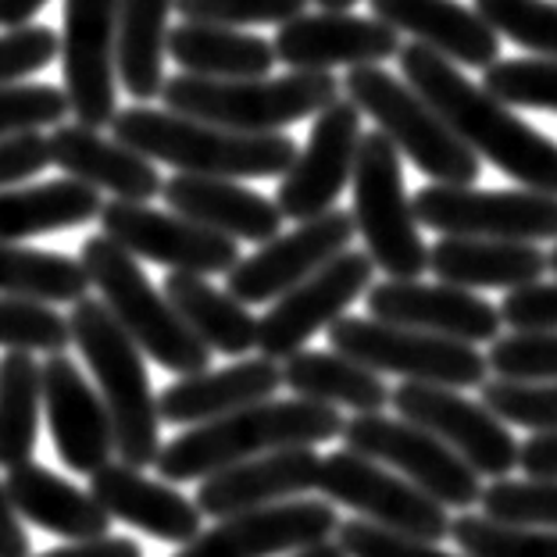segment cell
I'll use <instances>...</instances> for the list:
<instances>
[{
	"label": "cell",
	"mask_w": 557,
	"mask_h": 557,
	"mask_svg": "<svg viewBox=\"0 0 557 557\" xmlns=\"http://www.w3.org/2000/svg\"><path fill=\"white\" fill-rule=\"evenodd\" d=\"M397 58L404 83H411L440 111L479 161H490L522 189L557 197V144L550 136L508 111L483 83L465 79L454 61L425 44L400 47Z\"/></svg>",
	"instance_id": "obj_1"
},
{
	"label": "cell",
	"mask_w": 557,
	"mask_h": 557,
	"mask_svg": "<svg viewBox=\"0 0 557 557\" xmlns=\"http://www.w3.org/2000/svg\"><path fill=\"white\" fill-rule=\"evenodd\" d=\"M344 414L314 400H264L255 408L222 414L205 425H189L183 436L164 443L158 454V475L164 483H194L222 468L289 447H314L344 436Z\"/></svg>",
	"instance_id": "obj_2"
},
{
	"label": "cell",
	"mask_w": 557,
	"mask_h": 557,
	"mask_svg": "<svg viewBox=\"0 0 557 557\" xmlns=\"http://www.w3.org/2000/svg\"><path fill=\"white\" fill-rule=\"evenodd\" d=\"M119 144L139 150L150 161L172 164L183 175L211 180H272L286 175L300 150L283 133H236L225 125L175 115L154 108H122L111 122Z\"/></svg>",
	"instance_id": "obj_3"
},
{
	"label": "cell",
	"mask_w": 557,
	"mask_h": 557,
	"mask_svg": "<svg viewBox=\"0 0 557 557\" xmlns=\"http://www.w3.org/2000/svg\"><path fill=\"white\" fill-rule=\"evenodd\" d=\"M72 344L83 350L115 425L119 461L147 468L161 454V411L147 375V354L125 333L104 300L83 297L69 314Z\"/></svg>",
	"instance_id": "obj_4"
},
{
	"label": "cell",
	"mask_w": 557,
	"mask_h": 557,
	"mask_svg": "<svg viewBox=\"0 0 557 557\" xmlns=\"http://www.w3.org/2000/svg\"><path fill=\"white\" fill-rule=\"evenodd\" d=\"M344 79L333 72H286L278 79H205L172 75L161 100L175 115L225 125L236 133H283L286 125L322 115L336 104Z\"/></svg>",
	"instance_id": "obj_5"
},
{
	"label": "cell",
	"mask_w": 557,
	"mask_h": 557,
	"mask_svg": "<svg viewBox=\"0 0 557 557\" xmlns=\"http://www.w3.org/2000/svg\"><path fill=\"white\" fill-rule=\"evenodd\" d=\"M79 261L90 283L100 289V300L108 304L111 314L150 361L175 375H197L211 369V347L186 325L175 304L164 297V289L150 286L147 272L139 269L129 250L100 233L83 244Z\"/></svg>",
	"instance_id": "obj_6"
},
{
	"label": "cell",
	"mask_w": 557,
	"mask_h": 557,
	"mask_svg": "<svg viewBox=\"0 0 557 557\" xmlns=\"http://www.w3.org/2000/svg\"><path fill=\"white\" fill-rule=\"evenodd\" d=\"M344 94L433 183L472 186L479 180V172H483L479 158L411 83H400L397 75H389L379 65H364L347 69Z\"/></svg>",
	"instance_id": "obj_7"
},
{
	"label": "cell",
	"mask_w": 557,
	"mask_h": 557,
	"mask_svg": "<svg viewBox=\"0 0 557 557\" xmlns=\"http://www.w3.org/2000/svg\"><path fill=\"white\" fill-rule=\"evenodd\" d=\"M354 225L379 272L389 278H418L429 269V247L418 233L414 205L404 189L400 150L389 136H361L354 164Z\"/></svg>",
	"instance_id": "obj_8"
},
{
	"label": "cell",
	"mask_w": 557,
	"mask_h": 557,
	"mask_svg": "<svg viewBox=\"0 0 557 557\" xmlns=\"http://www.w3.org/2000/svg\"><path fill=\"white\" fill-rule=\"evenodd\" d=\"M329 344L336 354L369 364L372 372L400 375L404 383H429L468 389L483 386L490 375L486 354H479L472 344L447 339L422 329L379 322V319H339L325 329Z\"/></svg>",
	"instance_id": "obj_9"
},
{
	"label": "cell",
	"mask_w": 557,
	"mask_h": 557,
	"mask_svg": "<svg viewBox=\"0 0 557 557\" xmlns=\"http://www.w3.org/2000/svg\"><path fill=\"white\" fill-rule=\"evenodd\" d=\"M347 450L364 454L379 465L394 468L397 475L408 479L411 486L429 493L443 508L468 511L472 504L483 500V475L468 465L461 454H454L447 443L425 433L422 425L389 418L383 411L354 414L347 418L344 436Z\"/></svg>",
	"instance_id": "obj_10"
},
{
	"label": "cell",
	"mask_w": 557,
	"mask_h": 557,
	"mask_svg": "<svg viewBox=\"0 0 557 557\" xmlns=\"http://www.w3.org/2000/svg\"><path fill=\"white\" fill-rule=\"evenodd\" d=\"M418 225L443 236L518 239L543 244L557 239V197L536 189H472L429 183L411 197Z\"/></svg>",
	"instance_id": "obj_11"
},
{
	"label": "cell",
	"mask_w": 557,
	"mask_h": 557,
	"mask_svg": "<svg viewBox=\"0 0 557 557\" xmlns=\"http://www.w3.org/2000/svg\"><path fill=\"white\" fill-rule=\"evenodd\" d=\"M319 490L329 497V504H339V508L361 515L364 522L386 525L394 533L433 543L450 536L454 518L440 500L411 486L404 475L386 472V465L364 458V454H329L322 461Z\"/></svg>",
	"instance_id": "obj_12"
},
{
	"label": "cell",
	"mask_w": 557,
	"mask_h": 557,
	"mask_svg": "<svg viewBox=\"0 0 557 557\" xmlns=\"http://www.w3.org/2000/svg\"><path fill=\"white\" fill-rule=\"evenodd\" d=\"M119 8L122 0H65L61 75L72 115L90 129L119 115Z\"/></svg>",
	"instance_id": "obj_13"
},
{
	"label": "cell",
	"mask_w": 557,
	"mask_h": 557,
	"mask_svg": "<svg viewBox=\"0 0 557 557\" xmlns=\"http://www.w3.org/2000/svg\"><path fill=\"white\" fill-rule=\"evenodd\" d=\"M394 411L404 422L422 425L425 433L443 440L454 454L486 479H508L522 458V443L515 440L508 422H500L483 400L461 397V389L429 386V383H400L394 389Z\"/></svg>",
	"instance_id": "obj_14"
},
{
	"label": "cell",
	"mask_w": 557,
	"mask_h": 557,
	"mask_svg": "<svg viewBox=\"0 0 557 557\" xmlns=\"http://www.w3.org/2000/svg\"><path fill=\"white\" fill-rule=\"evenodd\" d=\"M100 230L129 250L133 258H147L172 272L189 275H230L239 258V239L222 236L194 219L175 211H154L133 200H111L100 211Z\"/></svg>",
	"instance_id": "obj_15"
},
{
	"label": "cell",
	"mask_w": 557,
	"mask_h": 557,
	"mask_svg": "<svg viewBox=\"0 0 557 557\" xmlns=\"http://www.w3.org/2000/svg\"><path fill=\"white\" fill-rule=\"evenodd\" d=\"M372 275L375 261L369 258V250H344L261 314L258 350L272 361H289L311 336L339 322L354 300L369 294Z\"/></svg>",
	"instance_id": "obj_16"
},
{
	"label": "cell",
	"mask_w": 557,
	"mask_h": 557,
	"mask_svg": "<svg viewBox=\"0 0 557 557\" xmlns=\"http://www.w3.org/2000/svg\"><path fill=\"white\" fill-rule=\"evenodd\" d=\"M361 150V111L354 100H336L322 115H314L311 136L297 161L278 183L275 205L289 222H311L333 211L339 194L354 180V164Z\"/></svg>",
	"instance_id": "obj_17"
},
{
	"label": "cell",
	"mask_w": 557,
	"mask_h": 557,
	"mask_svg": "<svg viewBox=\"0 0 557 557\" xmlns=\"http://www.w3.org/2000/svg\"><path fill=\"white\" fill-rule=\"evenodd\" d=\"M358 233L354 214L325 211L311 222H297L294 233H278L269 244H261L255 255L244 258L225 275V289L244 304H275L289 289L311 278L329 261L350 250V239Z\"/></svg>",
	"instance_id": "obj_18"
},
{
	"label": "cell",
	"mask_w": 557,
	"mask_h": 557,
	"mask_svg": "<svg viewBox=\"0 0 557 557\" xmlns=\"http://www.w3.org/2000/svg\"><path fill=\"white\" fill-rule=\"evenodd\" d=\"M336 529V504L297 497L261 511L222 518L175 557H283L333 540Z\"/></svg>",
	"instance_id": "obj_19"
},
{
	"label": "cell",
	"mask_w": 557,
	"mask_h": 557,
	"mask_svg": "<svg viewBox=\"0 0 557 557\" xmlns=\"http://www.w3.org/2000/svg\"><path fill=\"white\" fill-rule=\"evenodd\" d=\"M44 411L58 458L69 472L90 479L115 454V425L100 389L79 372V364L61 354H47L44 361Z\"/></svg>",
	"instance_id": "obj_20"
},
{
	"label": "cell",
	"mask_w": 557,
	"mask_h": 557,
	"mask_svg": "<svg viewBox=\"0 0 557 557\" xmlns=\"http://www.w3.org/2000/svg\"><path fill=\"white\" fill-rule=\"evenodd\" d=\"M369 311L379 322H394L422 333H436L461 344H493L500 339V308L475 297L472 289L450 283H418V278H386L369 289Z\"/></svg>",
	"instance_id": "obj_21"
},
{
	"label": "cell",
	"mask_w": 557,
	"mask_h": 557,
	"mask_svg": "<svg viewBox=\"0 0 557 557\" xmlns=\"http://www.w3.org/2000/svg\"><path fill=\"white\" fill-rule=\"evenodd\" d=\"M275 58L289 72H329L383 65L400 54V33L379 18H361L350 11H319L278 25Z\"/></svg>",
	"instance_id": "obj_22"
},
{
	"label": "cell",
	"mask_w": 557,
	"mask_h": 557,
	"mask_svg": "<svg viewBox=\"0 0 557 557\" xmlns=\"http://www.w3.org/2000/svg\"><path fill=\"white\" fill-rule=\"evenodd\" d=\"M322 454L314 447H289L272 450L244 465L222 468L208 479H200L197 504L208 518H233L244 511H261L272 504L297 500L304 493L319 490L322 479Z\"/></svg>",
	"instance_id": "obj_23"
},
{
	"label": "cell",
	"mask_w": 557,
	"mask_h": 557,
	"mask_svg": "<svg viewBox=\"0 0 557 557\" xmlns=\"http://www.w3.org/2000/svg\"><path fill=\"white\" fill-rule=\"evenodd\" d=\"M90 497L111 518L154 536L161 543H194L205 533V511L180 490L144 475V468L111 461L90 475Z\"/></svg>",
	"instance_id": "obj_24"
},
{
	"label": "cell",
	"mask_w": 557,
	"mask_h": 557,
	"mask_svg": "<svg viewBox=\"0 0 557 557\" xmlns=\"http://www.w3.org/2000/svg\"><path fill=\"white\" fill-rule=\"evenodd\" d=\"M278 386H283V364L261 354V358H244L219 372L208 369L197 375H180L158 394V411L161 422L205 425L222 414L272 400Z\"/></svg>",
	"instance_id": "obj_25"
},
{
	"label": "cell",
	"mask_w": 557,
	"mask_h": 557,
	"mask_svg": "<svg viewBox=\"0 0 557 557\" xmlns=\"http://www.w3.org/2000/svg\"><path fill=\"white\" fill-rule=\"evenodd\" d=\"M369 4L372 18L414 36V44H425L454 65L490 69L493 61H500V36L475 8H465L458 0H369Z\"/></svg>",
	"instance_id": "obj_26"
},
{
	"label": "cell",
	"mask_w": 557,
	"mask_h": 557,
	"mask_svg": "<svg viewBox=\"0 0 557 557\" xmlns=\"http://www.w3.org/2000/svg\"><path fill=\"white\" fill-rule=\"evenodd\" d=\"M50 158L69 180H79L94 189H108L115 200H133V205H150L164 183L154 161L144 158L139 150L104 139L90 125H54L50 133Z\"/></svg>",
	"instance_id": "obj_27"
},
{
	"label": "cell",
	"mask_w": 557,
	"mask_h": 557,
	"mask_svg": "<svg viewBox=\"0 0 557 557\" xmlns=\"http://www.w3.org/2000/svg\"><path fill=\"white\" fill-rule=\"evenodd\" d=\"M161 197L183 219H194L222 236L247 239V244H269L286 222L275 200L255 194L250 186H239L236 180L175 172L164 183Z\"/></svg>",
	"instance_id": "obj_28"
},
{
	"label": "cell",
	"mask_w": 557,
	"mask_h": 557,
	"mask_svg": "<svg viewBox=\"0 0 557 557\" xmlns=\"http://www.w3.org/2000/svg\"><path fill=\"white\" fill-rule=\"evenodd\" d=\"M429 269L440 283L461 289H522L543 283L550 255L536 244L518 239H479V236H443L429 250Z\"/></svg>",
	"instance_id": "obj_29"
},
{
	"label": "cell",
	"mask_w": 557,
	"mask_h": 557,
	"mask_svg": "<svg viewBox=\"0 0 557 557\" xmlns=\"http://www.w3.org/2000/svg\"><path fill=\"white\" fill-rule=\"evenodd\" d=\"M4 486H8L11 504H15V511L25 522H33L36 529H44L50 536H61L69 543L108 536L111 515L100 508L90 493L72 486L69 479H61L58 472H50L44 465L29 461V465L11 468Z\"/></svg>",
	"instance_id": "obj_30"
},
{
	"label": "cell",
	"mask_w": 557,
	"mask_h": 557,
	"mask_svg": "<svg viewBox=\"0 0 557 557\" xmlns=\"http://www.w3.org/2000/svg\"><path fill=\"white\" fill-rule=\"evenodd\" d=\"M169 58L205 79H261L275 65V44L233 25L183 22L169 33Z\"/></svg>",
	"instance_id": "obj_31"
},
{
	"label": "cell",
	"mask_w": 557,
	"mask_h": 557,
	"mask_svg": "<svg viewBox=\"0 0 557 557\" xmlns=\"http://www.w3.org/2000/svg\"><path fill=\"white\" fill-rule=\"evenodd\" d=\"M100 189L69 175L36 186H8L0 189V244L75 230L100 219Z\"/></svg>",
	"instance_id": "obj_32"
},
{
	"label": "cell",
	"mask_w": 557,
	"mask_h": 557,
	"mask_svg": "<svg viewBox=\"0 0 557 557\" xmlns=\"http://www.w3.org/2000/svg\"><path fill=\"white\" fill-rule=\"evenodd\" d=\"M283 386L289 394L329 404V408H350L354 414L383 411L394 400V389L369 364L347 358L336 350H300L283 361Z\"/></svg>",
	"instance_id": "obj_33"
},
{
	"label": "cell",
	"mask_w": 557,
	"mask_h": 557,
	"mask_svg": "<svg viewBox=\"0 0 557 557\" xmlns=\"http://www.w3.org/2000/svg\"><path fill=\"white\" fill-rule=\"evenodd\" d=\"M164 297L175 304L186 325L205 339L211 350L244 358L258 347L261 322L247 311L244 300H236L230 289H214L208 275L169 272L164 275Z\"/></svg>",
	"instance_id": "obj_34"
},
{
	"label": "cell",
	"mask_w": 557,
	"mask_h": 557,
	"mask_svg": "<svg viewBox=\"0 0 557 557\" xmlns=\"http://www.w3.org/2000/svg\"><path fill=\"white\" fill-rule=\"evenodd\" d=\"M172 8L175 0H122L119 8V83L139 104L164 90Z\"/></svg>",
	"instance_id": "obj_35"
},
{
	"label": "cell",
	"mask_w": 557,
	"mask_h": 557,
	"mask_svg": "<svg viewBox=\"0 0 557 557\" xmlns=\"http://www.w3.org/2000/svg\"><path fill=\"white\" fill-rule=\"evenodd\" d=\"M44 364L33 350H8L0 358V468L29 465L40 436Z\"/></svg>",
	"instance_id": "obj_36"
},
{
	"label": "cell",
	"mask_w": 557,
	"mask_h": 557,
	"mask_svg": "<svg viewBox=\"0 0 557 557\" xmlns=\"http://www.w3.org/2000/svg\"><path fill=\"white\" fill-rule=\"evenodd\" d=\"M79 258L58 250L0 244V297H25L40 304H79L90 289Z\"/></svg>",
	"instance_id": "obj_37"
},
{
	"label": "cell",
	"mask_w": 557,
	"mask_h": 557,
	"mask_svg": "<svg viewBox=\"0 0 557 557\" xmlns=\"http://www.w3.org/2000/svg\"><path fill=\"white\" fill-rule=\"evenodd\" d=\"M450 540L465 557H557V529L504 525L486 515L454 518Z\"/></svg>",
	"instance_id": "obj_38"
},
{
	"label": "cell",
	"mask_w": 557,
	"mask_h": 557,
	"mask_svg": "<svg viewBox=\"0 0 557 557\" xmlns=\"http://www.w3.org/2000/svg\"><path fill=\"white\" fill-rule=\"evenodd\" d=\"M493 33L508 36L529 54L557 58V4L554 0H475Z\"/></svg>",
	"instance_id": "obj_39"
},
{
	"label": "cell",
	"mask_w": 557,
	"mask_h": 557,
	"mask_svg": "<svg viewBox=\"0 0 557 557\" xmlns=\"http://www.w3.org/2000/svg\"><path fill=\"white\" fill-rule=\"evenodd\" d=\"M479 504L493 522L557 529V479H493Z\"/></svg>",
	"instance_id": "obj_40"
},
{
	"label": "cell",
	"mask_w": 557,
	"mask_h": 557,
	"mask_svg": "<svg viewBox=\"0 0 557 557\" xmlns=\"http://www.w3.org/2000/svg\"><path fill=\"white\" fill-rule=\"evenodd\" d=\"M486 90L508 108H536L557 115V58H504L483 75Z\"/></svg>",
	"instance_id": "obj_41"
},
{
	"label": "cell",
	"mask_w": 557,
	"mask_h": 557,
	"mask_svg": "<svg viewBox=\"0 0 557 557\" xmlns=\"http://www.w3.org/2000/svg\"><path fill=\"white\" fill-rule=\"evenodd\" d=\"M72 344L69 319L40 300L0 297V347L4 350H44L61 354Z\"/></svg>",
	"instance_id": "obj_42"
},
{
	"label": "cell",
	"mask_w": 557,
	"mask_h": 557,
	"mask_svg": "<svg viewBox=\"0 0 557 557\" xmlns=\"http://www.w3.org/2000/svg\"><path fill=\"white\" fill-rule=\"evenodd\" d=\"M483 404L508 425L557 433V383H515V379H486Z\"/></svg>",
	"instance_id": "obj_43"
},
{
	"label": "cell",
	"mask_w": 557,
	"mask_h": 557,
	"mask_svg": "<svg viewBox=\"0 0 557 557\" xmlns=\"http://www.w3.org/2000/svg\"><path fill=\"white\" fill-rule=\"evenodd\" d=\"M490 372L515 383H557V329L511 333L490 344Z\"/></svg>",
	"instance_id": "obj_44"
},
{
	"label": "cell",
	"mask_w": 557,
	"mask_h": 557,
	"mask_svg": "<svg viewBox=\"0 0 557 557\" xmlns=\"http://www.w3.org/2000/svg\"><path fill=\"white\" fill-rule=\"evenodd\" d=\"M69 94L47 83H11L0 86V139L36 133L44 125H61L69 115Z\"/></svg>",
	"instance_id": "obj_45"
},
{
	"label": "cell",
	"mask_w": 557,
	"mask_h": 557,
	"mask_svg": "<svg viewBox=\"0 0 557 557\" xmlns=\"http://www.w3.org/2000/svg\"><path fill=\"white\" fill-rule=\"evenodd\" d=\"M311 0H175L183 22L211 25H286L308 11Z\"/></svg>",
	"instance_id": "obj_46"
},
{
	"label": "cell",
	"mask_w": 557,
	"mask_h": 557,
	"mask_svg": "<svg viewBox=\"0 0 557 557\" xmlns=\"http://www.w3.org/2000/svg\"><path fill=\"white\" fill-rule=\"evenodd\" d=\"M336 543L344 547L347 557H454L447 550H440L433 540L404 536L386 525L364 522V518L339 522Z\"/></svg>",
	"instance_id": "obj_47"
},
{
	"label": "cell",
	"mask_w": 557,
	"mask_h": 557,
	"mask_svg": "<svg viewBox=\"0 0 557 557\" xmlns=\"http://www.w3.org/2000/svg\"><path fill=\"white\" fill-rule=\"evenodd\" d=\"M61 54V36L50 25H18L0 36V86L44 72Z\"/></svg>",
	"instance_id": "obj_48"
},
{
	"label": "cell",
	"mask_w": 557,
	"mask_h": 557,
	"mask_svg": "<svg viewBox=\"0 0 557 557\" xmlns=\"http://www.w3.org/2000/svg\"><path fill=\"white\" fill-rule=\"evenodd\" d=\"M500 319L515 333H550L557 329V283L511 289L500 304Z\"/></svg>",
	"instance_id": "obj_49"
},
{
	"label": "cell",
	"mask_w": 557,
	"mask_h": 557,
	"mask_svg": "<svg viewBox=\"0 0 557 557\" xmlns=\"http://www.w3.org/2000/svg\"><path fill=\"white\" fill-rule=\"evenodd\" d=\"M50 164H54V158H50V136H40V129L0 139V189L36 180Z\"/></svg>",
	"instance_id": "obj_50"
},
{
	"label": "cell",
	"mask_w": 557,
	"mask_h": 557,
	"mask_svg": "<svg viewBox=\"0 0 557 557\" xmlns=\"http://www.w3.org/2000/svg\"><path fill=\"white\" fill-rule=\"evenodd\" d=\"M36 557H144L139 543L129 536H100V540H83V543H65V547L44 550Z\"/></svg>",
	"instance_id": "obj_51"
},
{
	"label": "cell",
	"mask_w": 557,
	"mask_h": 557,
	"mask_svg": "<svg viewBox=\"0 0 557 557\" xmlns=\"http://www.w3.org/2000/svg\"><path fill=\"white\" fill-rule=\"evenodd\" d=\"M518 468L529 479H557V433H533L522 443Z\"/></svg>",
	"instance_id": "obj_52"
},
{
	"label": "cell",
	"mask_w": 557,
	"mask_h": 557,
	"mask_svg": "<svg viewBox=\"0 0 557 557\" xmlns=\"http://www.w3.org/2000/svg\"><path fill=\"white\" fill-rule=\"evenodd\" d=\"M33 543L22 529V515L8 497V486H0V557H29Z\"/></svg>",
	"instance_id": "obj_53"
},
{
	"label": "cell",
	"mask_w": 557,
	"mask_h": 557,
	"mask_svg": "<svg viewBox=\"0 0 557 557\" xmlns=\"http://www.w3.org/2000/svg\"><path fill=\"white\" fill-rule=\"evenodd\" d=\"M50 0H0V25L8 29H18V25H29Z\"/></svg>",
	"instance_id": "obj_54"
},
{
	"label": "cell",
	"mask_w": 557,
	"mask_h": 557,
	"mask_svg": "<svg viewBox=\"0 0 557 557\" xmlns=\"http://www.w3.org/2000/svg\"><path fill=\"white\" fill-rule=\"evenodd\" d=\"M286 557H347V554L336 540H325V543H314V547H304V550L286 554Z\"/></svg>",
	"instance_id": "obj_55"
},
{
	"label": "cell",
	"mask_w": 557,
	"mask_h": 557,
	"mask_svg": "<svg viewBox=\"0 0 557 557\" xmlns=\"http://www.w3.org/2000/svg\"><path fill=\"white\" fill-rule=\"evenodd\" d=\"M314 4H319L322 11H350L358 0H314Z\"/></svg>",
	"instance_id": "obj_56"
},
{
	"label": "cell",
	"mask_w": 557,
	"mask_h": 557,
	"mask_svg": "<svg viewBox=\"0 0 557 557\" xmlns=\"http://www.w3.org/2000/svg\"><path fill=\"white\" fill-rule=\"evenodd\" d=\"M550 272H557V247L550 250Z\"/></svg>",
	"instance_id": "obj_57"
}]
</instances>
